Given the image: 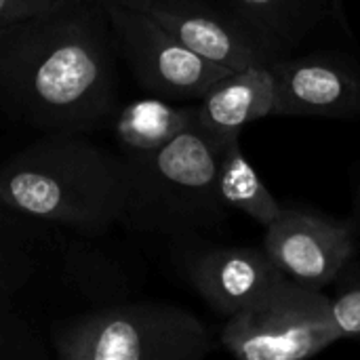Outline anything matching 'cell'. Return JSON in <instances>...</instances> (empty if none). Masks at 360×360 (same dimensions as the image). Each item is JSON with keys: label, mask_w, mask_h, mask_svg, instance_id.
<instances>
[{"label": "cell", "mask_w": 360, "mask_h": 360, "mask_svg": "<svg viewBox=\"0 0 360 360\" xmlns=\"http://www.w3.org/2000/svg\"><path fill=\"white\" fill-rule=\"evenodd\" d=\"M196 122V105H175L171 99L150 97L124 105L116 116V137L122 154L150 152Z\"/></svg>", "instance_id": "cell-13"}, {"label": "cell", "mask_w": 360, "mask_h": 360, "mask_svg": "<svg viewBox=\"0 0 360 360\" xmlns=\"http://www.w3.org/2000/svg\"><path fill=\"white\" fill-rule=\"evenodd\" d=\"M112 25L118 57L148 93L171 99H200L228 68L188 49L148 11L133 6H103Z\"/></svg>", "instance_id": "cell-6"}, {"label": "cell", "mask_w": 360, "mask_h": 360, "mask_svg": "<svg viewBox=\"0 0 360 360\" xmlns=\"http://www.w3.org/2000/svg\"><path fill=\"white\" fill-rule=\"evenodd\" d=\"M333 293L329 295L331 319L342 340L360 344V259L352 257L333 281Z\"/></svg>", "instance_id": "cell-17"}, {"label": "cell", "mask_w": 360, "mask_h": 360, "mask_svg": "<svg viewBox=\"0 0 360 360\" xmlns=\"http://www.w3.org/2000/svg\"><path fill=\"white\" fill-rule=\"evenodd\" d=\"M350 219L356 228V234L360 238V175L356 177L354 190H352V211H350Z\"/></svg>", "instance_id": "cell-19"}, {"label": "cell", "mask_w": 360, "mask_h": 360, "mask_svg": "<svg viewBox=\"0 0 360 360\" xmlns=\"http://www.w3.org/2000/svg\"><path fill=\"white\" fill-rule=\"evenodd\" d=\"M146 11L205 59L243 70L270 57L221 0H150Z\"/></svg>", "instance_id": "cell-10"}, {"label": "cell", "mask_w": 360, "mask_h": 360, "mask_svg": "<svg viewBox=\"0 0 360 360\" xmlns=\"http://www.w3.org/2000/svg\"><path fill=\"white\" fill-rule=\"evenodd\" d=\"M171 243V259L179 276L215 314L226 319L285 276L264 245H217L202 234L175 236Z\"/></svg>", "instance_id": "cell-7"}, {"label": "cell", "mask_w": 360, "mask_h": 360, "mask_svg": "<svg viewBox=\"0 0 360 360\" xmlns=\"http://www.w3.org/2000/svg\"><path fill=\"white\" fill-rule=\"evenodd\" d=\"M2 116H4V114H2V110H0V118H2Z\"/></svg>", "instance_id": "cell-21"}, {"label": "cell", "mask_w": 360, "mask_h": 360, "mask_svg": "<svg viewBox=\"0 0 360 360\" xmlns=\"http://www.w3.org/2000/svg\"><path fill=\"white\" fill-rule=\"evenodd\" d=\"M338 342L342 335L331 319L325 289L302 285L289 276L226 319L219 333L226 352L240 360L310 359Z\"/></svg>", "instance_id": "cell-5"}, {"label": "cell", "mask_w": 360, "mask_h": 360, "mask_svg": "<svg viewBox=\"0 0 360 360\" xmlns=\"http://www.w3.org/2000/svg\"><path fill=\"white\" fill-rule=\"evenodd\" d=\"M217 188L230 211L247 215L262 228H268L283 209V205L264 184L257 169L247 158L240 137L232 139L219 152Z\"/></svg>", "instance_id": "cell-14"}, {"label": "cell", "mask_w": 360, "mask_h": 360, "mask_svg": "<svg viewBox=\"0 0 360 360\" xmlns=\"http://www.w3.org/2000/svg\"><path fill=\"white\" fill-rule=\"evenodd\" d=\"M38 221L0 198V287L17 295L34 276L40 232Z\"/></svg>", "instance_id": "cell-15"}, {"label": "cell", "mask_w": 360, "mask_h": 360, "mask_svg": "<svg viewBox=\"0 0 360 360\" xmlns=\"http://www.w3.org/2000/svg\"><path fill=\"white\" fill-rule=\"evenodd\" d=\"M129 167L124 226L169 238L224 234L230 209L219 196V150L194 122L165 146L122 154Z\"/></svg>", "instance_id": "cell-3"}, {"label": "cell", "mask_w": 360, "mask_h": 360, "mask_svg": "<svg viewBox=\"0 0 360 360\" xmlns=\"http://www.w3.org/2000/svg\"><path fill=\"white\" fill-rule=\"evenodd\" d=\"M55 2H59V0H0V25L15 17L46 8Z\"/></svg>", "instance_id": "cell-18"}, {"label": "cell", "mask_w": 360, "mask_h": 360, "mask_svg": "<svg viewBox=\"0 0 360 360\" xmlns=\"http://www.w3.org/2000/svg\"><path fill=\"white\" fill-rule=\"evenodd\" d=\"M274 266L289 278L327 289L359 255L360 238L350 217H333L314 207L283 205L262 240Z\"/></svg>", "instance_id": "cell-8"}, {"label": "cell", "mask_w": 360, "mask_h": 360, "mask_svg": "<svg viewBox=\"0 0 360 360\" xmlns=\"http://www.w3.org/2000/svg\"><path fill=\"white\" fill-rule=\"evenodd\" d=\"M118 51L93 0H59L0 25V110L46 133H89L116 116Z\"/></svg>", "instance_id": "cell-1"}, {"label": "cell", "mask_w": 360, "mask_h": 360, "mask_svg": "<svg viewBox=\"0 0 360 360\" xmlns=\"http://www.w3.org/2000/svg\"><path fill=\"white\" fill-rule=\"evenodd\" d=\"M276 114L359 118L360 61L344 51H312L274 59Z\"/></svg>", "instance_id": "cell-9"}, {"label": "cell", "mask_w": 360, "mask_h": 360, "mask_svg": "<svg viewBox=\"0 0 360 360\" xmlns=\"http://www.w3.org/2000/svg\"><path fill=\"white\" fill-rule=\"evenodd\" d=\"M0 198L38 224L97 236L122 221L129 167L84 133H46L0 165Z\"/></svg>", "instance_id": "cell-2"}, {"label": "cell", "mask_w": 360, "mask_h": 360, "mask_svg": "<svg viewBox=\"0 0 360 360\" xmlns=\"http://www.w3.org/2000/svg\"><path fill=\"white\" fill-rule=\"evenodd\" d=\"M49 342L61 360H202L215 350L196 314L162 302L99 306L55 323Z\"/></svg>", "instance_id": "cell-4"}, {"label": "cell", "mask_w": 360, "mask_h": 360, "mask_svg": "<svg viewBox=\"0 0 360 360\" xmlns=\"http://www.w3.org/2000/svg\"><path fill=\"white\" fill-rule=\"evenodd\" d=\"M276 114V78L270 63L232 70L196 105V124L221 152L249 124Z\"/></svg>", "instance_id": "cell-12"}, {"label": "cell", "mask_w": 360, "mask_h": 360, "mask_svg": "<svg viewBox=\"0 0 360 360\" xmlns=\"http://www.w3.org/2000/svg\"><path fill=\"white\" fill-rule=\"evenodd\" d=\"M101 6H133V8H143L148 6L150 0H93Z\"/></svg>", "instance_id": "cell-20"}, {"label": "cell", "mask_w": 360, "mask_h": 360, "mask_svg": "<svg viewBox=\"0 0 360 360\" xmlns=\"http://www.w3.org/2000/svg\"><path fill=\"white\" fill-rule=\"evenodd\" d=\"M270 57L295 53L319 32H348L344 0H221Z\"/></svg>", "instance_id": "cell-11"}, {"label": "cell", "mask_w": 360, "mask_h": 360, "mask_svg": "<svg viewBox=\"0 0 360 360\" xmlns=\"http://www.w3.org/2000/svg\"><path fill=\"white\" fill-rule=\"evenodd\" d=\"M46 346L19 314L15 295L0 287V360H42Z\"/></svg>", "instance_id": "cell-16"}]
</instances>
